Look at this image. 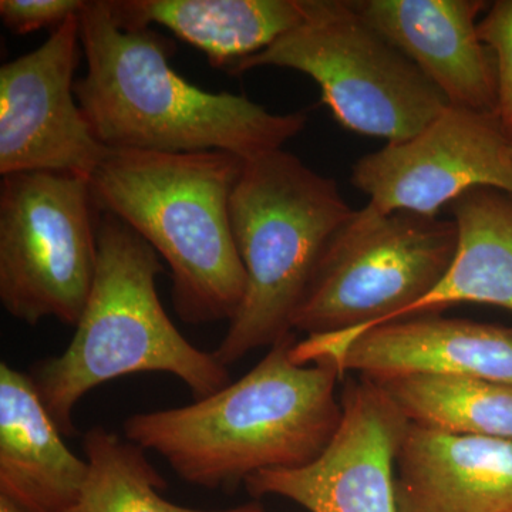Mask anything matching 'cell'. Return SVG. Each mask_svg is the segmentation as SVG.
<instances>
[{
  "mask_svg": "<svg viewBox=\"0 0 512 512\" xmlns=\"http://www.w3.org/2000/svg\"><path fill=\"white\" fill-rule=\"evenodd\" d=\"M370 380L393 400L410 423L444 433L512 441L510 384L429 373Z\"/></svg>",
  "mask_w": 512,
  "mask_h": 512,
  "instance_id": "18",
  "label": "cell"
},
{
  "mask_svg": "<svg viewBox=\"0 0 512 512\" xmlns=\"http://www.w3.org/2000/svg\"><path fill=\"white\" fill-rule=\"evenodd\" d=\"M97 269L72 342L30 373L63 436L76 433L74 409L94 387L136 373L178 377L195 399L231 383L215 353L192 345L164 311L157 292L160 256L119 218L100 211Z\"/></svg>",
  "mask_w": 512,
  "mask_h": 512,
  "instance_id": "4",
  "label": "cell"
},
{
  "mask_svg": "<svg viewBox=\"0 0 512 512\" xmlns=\"http://www.w3.org/2000/svg\"><path fill=\"white\" fill-rule=\"evenodd\" d=\"M363 16L404 53L450 106L497 114L493 53L478 37L483 0H356Z\"/></svg>",
  "mask_w": 512,
  "mask_h": 512,
  "instance_id": "12",
  "label": "cell"
},
{
  "mask_svg": "<svg viewBox=\"0 0 512 512\" xmlns=\"http://www.w3.org/2000/svg\"><path fill=\"white\" fill-rule=\"evenodd\" d=\"M335 437L313 463L245 481L254 498L278 495L311 512H397L394 468L410 421L367 377L349 380Z\"/></svg>",
  "mask_w": 512,
  "mask_h": 512,
  "instance_id": "11",
  "label": "cell"
},
{
  "mask_svg": "<svg viewBox=\"0 0 512 512\" xmlns=\"http://www.w3.org/2000/svg\"><path fill=\"white\" fill-rule=\"evenodd\" d=\"M244 160L225 151L109 150L94 201L136 231L173 276V306L190 325L231 320L245 293L229 200Z\"/></svg>",
  "mask_w": 512,
  "mask_h": 512,
  "instance_id": "3",
  "label": "cell"
},
{
  "mask_svg": "<svg viewBox=\"0 0 512 512\" xmlns=\"http://www.w3.org/2000/svg\"><path fill=\"white\" fill-rule=\"evenodd\" d=\"M457 227L453 262L439 285L410 316L439 313L458 303L512 312V197L493 187L464 192L450 204Z\"/></svg>",
  "mask_w": 512,
  "mask_h": 512,
  "instance_id": "17",
  "label": "cell"
},
{
  "mask_svg": "<svg viewBox=\"0 0 512 512\" xmlns=\"http://www.w3.org/2000/svg\"><path fill=\"white\" fill-rule=\"evenodd\" d=\"M303 19L231 74L284 67L311 77L346 130L409 140L450 106L404 53L348 0H303Z\"/></svg>",
  "mask_w": 512,
  "mask_h": 512,
  "instance_id": "7",
  "label": "cell"
},
{
  "mask_svg": "<svg viewBox=\"0 0 512 512\" xmlns=\"http://www.w3.org/2000/svg\"><path fill=\"white\" fill-rule=\"evenodd\" d=\"M295 343L293 333L285 336L247 375L211 396L133 414L124 437L205 490L234 491L261 471L308 466L339 429L343 375L329 362H293Z\"/></svg>",
  "mask_w": 512,
  "mask_h": 512,
  "instance_id": "2",
  "label": "cell"
},
{
  "mask_svg": "<svg viewBox=\"0 0 512 512\" xmlns=\"http://www.w3.org/2000/svg\"><path fill=\"white\" fill-rule=\"evenodd\" d=\"M99 207L87 178L18 173L0 183V301L35 326H76L97 269Z\"/></svg>",
  "mask_w": 512,
  "mask_h": 512,
  "instance_id": "8",
  "label": "cell"
},
{
  "mask_svg": "<svg viewBox=\"0 0 512 512\" xmlns=\"http://www.w3.org/2000/svg\"><path fill=\"white\" fill-rule=\"evenodd\" d=\"M511 146H512V137H511Z\"/></svg>",
  "mask_w": 512,
  "mask_h": 512,
  "instance_id": "23",
  "label": "cell"
},
{
  "mask_svg": "<svg viewBox=\"0 0 512 512\" xmlns=\"http://www.w3.org/2000/svg\"><path fill=\"white\" fill-rule=\"evenodd\" d=\"M120 22L161 26L231 73L303 19V0H109Z\"/></svg>",
  "mask_w": 512,
  "mask_h": 512,
  "instance_id": "16",
  "label": "cell"
},
{
  "mask_svg": "<svg viewBox=\"0 0 512 512\" xmlns=\"http://www.w3.org/2000/svg\"><path fill=\"white\" fill-rule=\"evenodd\" d=\"M478 37L493 53L497 70V117L512 137V0H497L478 20Z\"/></svg>",
  "mask_w": 512,
  "mask_h": 512,
  "instance_id": "20",
  "label": "cell"
},
{
  "mask_svg": "<svg viewBox=\"0 0 512 512\" xmlns=\"http://www.w3.org/2000/svg\"><path fill=\"white\" fill-rule=\"evenodd\" d=\"M394 497L397 512H512V441L410 423Z\"/></svg>",
  "mask_w": 512,
  "mask_h": 512,
  "instance_id": "14",
  "label": "cell"
},
{
  "mask_svg": "<svg viewBox=\"0 0 512 512\" xmlns=\"http://www.w3.org/2000/svg\"><path fill=\"white\" fill-rule=\"evenodd\" d=\"M0 512H36L25 507V505L18 503L8 495L0 494Z\"/></svg>",
  "mask_w": 512,
  "mask_h": 512,
  "instance_id": "22",
  "label": "cell"
},
{
  "mask_svg": "<svg viewBox=\"0 0 512 512\" xmlns=\"http://www.w3.org/2000/svg\"><path fill=\"white\" fill-rule=\"evenodd\" d=\"M353 212L333 178L288 151L244 160L229 217L247 282L214 352L222 365L293 333V316L320 258Z\"/></svg>",
  "mask_w": 512,
  "mask_h": 512,
  "instance_id": "5",
  "label": "cell"
},
{
  "mask_svg": "<svg viewBox=\"0 0 512 512\" xmlns=\"http://www.w3.org/2000/svg\"><path fill=\"white\" fill-rule=\"evenodd\" d=\"M352 184L377 211L429 217L477 187L512 197L511 137L495 113L448 106L417 136L359 158Z\"/></svg>",
  "mask_w": 512,
  "mask_h": 512,
  "instance_id": "9",
  "label": "cell"
},
{
  "mask_svg": "<svg viewBox=\"0 0 512 512\" xmlns=\"http://www.w3.org/2000/svg\"><path fill=\"white\" fill-rule=\"evenodd\" d=\"M360 376L448 375L512 386V328L439 313L370 328L319 360Z\"/></svg>",
  "mask_w": 512,
  "mask_h": 512,
  "instance_id": "13",
  "label": "cell"
},
{
  "mask_svg": "<svg viewBox=\"0 0 512 512\" xmlns=\"http://www.w3.org/2000/svg\"><path fill=\"white\" fill-rule=\"evenodd\" d=\"M86 76L74 86L94 136L109 150L225 151L242 160L282 150L305 113L275 114L245 96L210 93L170 64L174 46L150 26L120 22L109 0L80 13Z\"/></svg>",
  "mask_w": 512,
  "mask_h": 512,
  "instance_id": "1",
  "label": "cell"
},
{
  "mask_svg": "<svg viewBox=\"0 0 512 512\" xmlns=\"http://www.w3.org/2000/svg\"><path fill=\"white\" fill-rule=\"evenodd\" d=\"M456 248L453 220L355 210L323 252L292 329L330 333L338 352L365 330L406 318L440 284Z\"/></svg>",
  "mask_w": 512,
  "mask_h": 512,
  "instance_id": "6",
  "label": "cell"
},
{
  "mask_svg": "<svg viewBox=\"0 0 512 512\" xmlns=\"http://www.w3.org/2000/svg\"><path fill=\"white\" fill-rule=\"evenodd\" d=\"M84 5L83 0H2L0 18L10 32L28 35L59 28L67 19L80 15Z\"/></svg>",
  "mask_w": 512,
  "mask_h": 512,
  "instance_id": "21",
  "label": "cell"
},
{
  "mask_svg": "<svg viewBox=\"0 0 512 512\" xmlns=\"http://www.w3.org/2000/svg\"><path fill=\"white\" fill-rule=\"evenodd\" d=\"M82 444L89 471L79 498L66 512H264L258 501L225 510L171 503L161 497L167 481L143 447L101 426L87 430Z\"/></svg>",
  "mask_w": 512,
  "mask_h": 512,
  "instance_id": "19",
  "label": "cell"
},
{
  "mask_svg": "<svg viewBox=\"0 0 512 512\" xmlns=\"http://www.w3.org/2000/svg\"><path fill=\"white\" fill-rule=\"evenodd\" d=\"M80 15L42 46L0 69V175L73 174L90 180L109 148L94 136L74 93Z\"/></svg>",
  "mask_w": 512,
  "mask_h": 512,
  "instance_id": "10",
  "label": "cell"
},
{
  "mask_svg": "<svg viewBox=\"0 0 512 512\" xmlns=\"http://www.w3.org/2000/svg\"><path fill=\"white\" fill-rule=\"evenodd\" d=\"M62 436L32 377L0 363V494L36 512L72 508L89 464Z\"/></svg>",
  "mask_w": 512,
  "mask_h": 512,
  "instance_id": "15",
  "label": "cell"
}]
</instances>
